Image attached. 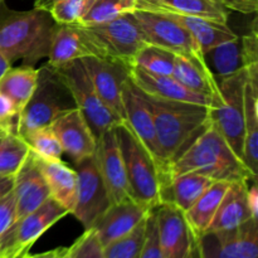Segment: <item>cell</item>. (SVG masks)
<instances>
[{"mask_svg": "<svg viewBox=\"0 0 258 258\" xmlns=\"http://www.w3.org/2000/svg\"><path fill=\"white\" fill-rule=\"evenodd\" d=\"M171 76L189 90L207 96H212L216 87V77L207 67L203 54L184 55L175 53Z\"/></svg>", "mask_w": 258, "mask_h": 258, "instance_id": "obj_27", "label": "cell"}, {"mask_svg": "<svg viewBox=\"0 0 258 258\" xmlns=\"http://www.w3.org/2000/svg\"><path fill=\"white\" fill-rule=\"evenodd\" d=\"M96 57L78 24H57L50 43L48 64L53 68L72 60Z\"/></svg>", "mask_w": 258, "mask_h": 258, "instance_id": "obj_22", "label": "cell"}, {"mask_svg": "<svg viewBox=\"0 0 258 258\" xmlns=\"http://www.w3.org/2000/svg\"><path fill=\"white\" fill-rule=\"evenodd\" d=\"M76 108L75 100L60 75L52 66L38 68L35 90L22 110L18 135L23 138L37 128L50 126L58 117Z\"/></svg>", "mask_w": 258, "mask_h": 258, "instance_id": "obj_4", "label": "cell"}, {"mask_svg": "<svg viewBox=\"0 0 258 258\" xmlns=\"http://www.w3.org/2000/svg\"><path fill=\"white\" fill-rule=\"evenodd\" d=\"M130 196L151 211L161 204V171L155 159L125 123L115 127Z\"/></svg>", "mask_w": 258, "mask_h": 258, "instance_id": "obj_5", "label": "cell"}, {"mask_svg": "<svg viewBox=\"0 0 258 258\" xmlns=\"http://www.w3.org/2000/svg\"><path fill=\"white\" fill-rule=\"evenodd\" d=\"M128 78L145 95L176 102H188L196 105L211 106V96L194 92L175 80L173 76L154 75L140 70L135 66H128Z\"/></svg>", "mask_w": 258, "mask_h": 258, "instance_id": "obj_19", "label": "cell"}, {"mask_svg": "<svg viewBox=\"0 0 258 258\" xmlns=\"http://www.w3.org/2000/svg\"><path fill=\"white\" fill-rule=\"evenodd\" d=\"M96 57L118 60L130 66L136 53L148 44L133 13L98 24H78Z\"/></svg>", "mask_w": 258, "mask_h": 258, "instance_id": "obj_7", "label": "cell"}, {"mask_svg": "<svg viewBox=\"0 0 258 258\" xmlns=\"http://www.w3.org/2000/svg\"><path fill=\"white\" fill-rule=\"evenodd\" d=\"M154 213L164 258H199L197 234L183 211L173 204L161 203L154 208Z\"/></svg>", "mask_w": 258, "mask_h": 258, "instance_id": "obj_13", "label": "cell"}, {"mask_svg": "<svg viewBox=\"0 0 258 258\" xmlns=\"http://www.w3.org/2000/svg\"><path fill=\"white\" fill-rule=\"evenodd\" d=\"M70 212L50 197L23 218L15 221L0 238V258H22L53 224Z\"/></svg>", "mask_w": 258, "mask_h": 258, "instance_id": "obj_9", "label": "cell"}, {"mask_svg": "<svg viewBox=\"0 0 258 258\" xmlns=\"http://www.w3.org/2000/svg\"><path fill=\"white\" fill-rule=\"evenodd\" d=\"M241 45L244 67L258 64V35L256 20L252 24L251 32H248L241 38Z\"/></svg>", "mask_w": 258, "mask_h": 258, "instance_id": "obj_40", "label": "cell"}, {"mask_svg": "<svg viewBox=\"0 0 258 258\" xmlns=\"http://www.w3.org/2000/svg\"><path fill=\"white\" fill-rule=\"evenodd\" d=\"M247 202H248V208L253 218L258 219V189L256 184V179L252 180V184L248 183L247 188Z\"/></svg>", "mask_w": 258, "mask_h": 258, "instance_id": "obj_43", "label": "cell"}, {"mask_svg": "<svg viewBox=\"0 0 258 258\" xmlns=\"http://www.w3.org/2000/svg\"><path fill=\"white\" fill-rule=\"evenodd\" d=\"M203 55L207 67L216 78L228 77L244 68L239 37L212 48Z\"/></svg>", "mask_w": 258, "mask_h": 258, "instance_id": "obj_31", "label": "cell"}, {"mask_svg": "<svg viewBox=\"0 0 258 258\" xmlns=\"http://www.w3.org/2000/svg\"><path fill=\"white\" fill-rule=\"evenodd\" d=\"M166 14H169V13H166ZM170 15L175 18L179 23H181L190 32L203 54L211 50L212 48L217 47L222 43L236 39L238 37L227 23L204 19V18L185 17V15Z\"/></svg>", "mask_w": 258, "mask_h": 258, "instance_id": "obj_28", "label": "cell"}, {"mask_svg": "<svg viewBox=\"0 0 258 258\" xmlns=\"http://www.w3.org/2000/svg\"><path fill=\"white\" fill-rule=\"evenodd\" d=\"M14 176H0V199L13 190Z\"/></svg>", "mask_w": 258, "mask_h": 258, "instance_id": "obj_44", "label": "cell"}, {"mask_svg": "<svg viewBox=\"0 0 258 258\" xmlns=\"http://www.w3.org/2000/svg\"><path fill=\"white\" fill-rule=\"evenodd\" d=\"M249 181L231 183L216 212L208 231L231 229L253 218L247 202V188ZM257 219V218H256Z\"/></svg>", "mask_w": 258, "mask_h": 258, "instance_id": "obj_26", "label": "cell"}, {"mask_svg": "<svg viewBox=\"0 0 258 258\" xmlns=\"http://www.w3.org/2000/svg\"><path fill=\"white\" fill-rule=\"evenodd\" d=\"M57 2H59V0H38L37 3H34V8L47 10L48 12V10L50 9V7Z\"/></svg>", "mask_w": 258, "mask_h": 258, "instance_id": "obj_46", "label": "cell"}, {"mask_svg": "<svg viewBox=\"0 0 258 258\" xmlns=\"http://www.w3.org/2000/svg\"><path fill=\"white\" fill-rule=\"evenodd\" d=\"M95 159L111 204L130 199V189L115 127L105 131L97 138Z\"/></svg>", "mask_w": 258, "mask_h": 258, "instance_id": "obj_16", "label": "cell"}, {"mask_svg": "<svg viewBox=\"0 0 258 258\" xmlns=\"http://www.w3.org/2000/svg\"><path fill=\"white\" fill-rule=\"evenodd\" d=\"M148 218V217H146ZM146 218L126 236L103 247V258H139L145 241Z\"/></svg>", "mask_w": 258, "mask_h": 258, "instance_id": "obj_35", "label": "cell"}, {"mask_svg": "<svg viewBox=\"0 0 258 258\" xmlns=\"http://www.w3.org/2000/svg\"><path fill=\"white\" fill-rule=\"evenodd\" d=\"M15 196L13 190L0 199V238L15 222Z\"/></svg>", "mask_w": 258, "mask_h": 258, "instance_id": "obj_41", "label": "cell"}, {"mask_svg": "<svg viewBox=\"0 0 258 258\" xmlns=\"http://www.w3.org/2000/svg\"><path fill=\"white\" fill-rule=\"evenodd\" d=\"M92 0H59L48 10L57 24H77L87 12Z\"/></svg>", "mask_w": 258, "mask_h": 258, "instance_id": "obj_37", "label": "cell"}, {"mask_svg": "<svg viewBox=\"0 0 258 258\" xmlns=\"http://www.w3.org/2000/svg\"><path fill=\"white\" fill-rule=\"evenodd\" d=\"M229 185H231L229 181L214 180L206 189V191L197 199L190 209L185 212L186 221L190 224L197 236L208 231L209 226L216 216L217 209H218L226 191L228 190Z\"/></svg>", "mask_w": 258, "mask_h": 258, "instance_id": "obj_29", "label": "cell"}, {"mask_svg": "<svg viewBox=\"0 0 258 258\" xmlns=\"http://www.w3.org/2000/svg\"><path fill=\"white\" fill-rule=\"evenodd\" d=\"M175 53L158 45L145 44L131 60L130 66L140 68L154 75L171 76Z\"/></svg>", "mask_w": 258, "mask_h": 258, "instance_id": "obj_33", "label": "cell"}, {"mask_svg": "<svg viewBox=\"0 0 258 258\" xmlns=\"http://www.w3.org/2000/svg\"><path fill=\"white\" fill-rule=\"evenodd\" d=\"M37 81L38 70L33 66L9 68L0 78V93L7 96L14 103L20 115L34 92Z\"/></svg>", "mask_w": 258, "mask_h": 258, "instance_id": "obj_30", "label": "cell"}, {"mask_svg": "<svg viewBox=\"0 0 258 258\" xmlns=\"http://www.w3.org/2000/svg\"><path fill=\"white\" fill-rule=\"evenodd\" d=\"M13 193L15 196V221L27 216L50 198L49 188L32 151L14 175Z\"/></svg>", "mask_w": 258, "mask_h": 258, "instance_id": "obj_20", "label": "cell"}, {"mask_svg": "<svg viewBox=\"0 0 258 258\" xmlns=\"http://www.w3.org/2000/svg\"><path fill=\"white\" fill-rule=\"evenodd\" d=\"M226 9L242 14H253L258 9V0H218Z\"/></svg>", "mask_w": 258, "mask_h": 258, "instance_id": "obj_42", "label": "cell"}, {"mask_svg": "<svg viewBox=\"0 0 258 258\" xmlns=\"http://www.w3.org/2000/svg\"><path fill=\"white\" fill-rule=\"evenodd\" d=\"M149 209L134 199L112 203L95 222V229L103 247L133 232L148 217Z\"/></svg>", "mask_w": 258, "mask_h": 258, "instance_id": "obj_18", "label": "cell"}, {"mask_svg": "<svg viewBox=\"0 0 258 258\" xmlns=\"http://www.w3.org/2000/svg\"><path fill=\"white\" fill-rule=\"evenodd\" d=\"M38 2V0H34V3H37Z\"/></svg>", "mask_w": 258, "mask_h": 258, "instance_id": "obj_50", "label": "cell"}, {"mask_svg": "<svg viewBox=\"0 0 258 258\" xmlns=\"http://www.w3.org/2000/svg\"><path fill=\"white\" fill-rule=\"evenodd\" d=\"M50 128L57 135L63 153L67 154L75 164L95 155L97 139L77 107L58 117Z\"/></svg>", "mask_w": 258, "mask_h": 258, "instance_id": "obj_17", "label": "cell"}, {"mask_svg": "<svg viewBox=\"0 0 258 258\" xmlns=\"http://www.w3.org/2000/svg\"><path fill=\"white\" fill-rule=\"evenodd\" d=\"M62 258H71V256H70V252H68V249H67V252H66L64 254H63V257Z\"/></svg>", "mask_w": 258, "mask_h": 258, "instance_id": "obj_48", "label": "cell"}, {"mask_svg": "<svg viewBox=\"0 0 258 258\" xmlns=\"http://www.w3.org/2000/svg\"><path fill=\"white\" fill-rule=\"evenodd\" d=\"M189 171L199 173L213 180L229 183L252 181L257 179V175L249 170L212 122L196 141L168 166L163 181L170 176Z\"/></svg>", "mask_w": 258, "mask_h": 258, "instance_id": "obj_2", "label": "cell"}, {"mask_svg": "<svg viewBox=\"0 0 258 258\" xmlns=\"http://www.w3.org/2000/svg\"><path fill=\"white\" fill-rule=\"evenodd\" d=\"M68 248H55L52 249V251H48V252H43V253L39 254H33V256H28L25 254L24 257L22 258H62L63 254L67 252Z\"/></svg>", "mask_w": 258, "mask_h": 258, "instance_id": "obj_45", "label": "cell"}, {"mask_svg": "<svg viewBox=\"0 0 258 258\" xmlns=\"http://www.w3.org/2000/svg\"><path fill=\"white\" fill-rule=\"evenodd\" d=\"M139 258H164L161 252L160 243H159L158 224H156L155 213L151 209L146 218V229H145V241H144L143 249H141Z\"/></svg>", "mask_w": 258, "mask_h": 258, "instance_id": "obj_39", "label": "cell"}, {"mask_svg": "<svg viewBox=\"0 0 258 258\" xmlns=\"http://www.w3.org/2000/svg\"><path fill=\"white\" fill-rule=\"evenodd\" d=\"M136 9L228 22L227 9L218 0H138Z\"/></svg>", "mask_w": 258, "mask_h": 258, "instance_id": "obj_24", "label": "cell"}, {"mask_svg": "<svg viewBox=\"0 0 258 258\" xmlns=\"http://www.w3.org/2000/svg\"><path fill=\"white\" fill-rule=\"evenodd\" d=\"M138 0H92L87 12L77 24L90 25L112 20L120 15L133 13Z\"/></svg>", "mask_w": 258, "mask_h": 258, "instance_id": "obj_34", "label": "cell"}, {"mask_svg": "<svg viewBox=\"0 0 258 258\" xmlns=\"http://www.w3.org/2000/svg\"><path fill=\"white\" fill-rule=\"evenodd\" d=\"M35 159L49 188L50 197L72 213L77 194V174L75 169L63 163L62 159L47 160L37 155Z\"/></svg>", "mask_w": 258, "mask_h": 258, "instance_id": "obj_23", "label": "cell"}, {"mask_svg": "<svg viewBox=\"0 0 258 258\" xmlns=\"http://www.w3.org/2000/svg\"><path fill=\"white\" fill-rule=\"evenodd\" d=\"M57 23L49 12L33 8L17 12L0 7V52L8 62L22 60L33 66L42 58H48Z\"/></svg>", "mask_w": 258, "mask_h": 258, "instance_id": "obj_1", "label": "cell"}, {"mask_svg": "<svg viewBox=\"0 0 258 258\" xmlns=\"http://www.w3.org/2000/svg\"><path fill=\"white\" fill-rule=\"evenodd\" d=\"M71 258H103V246L95 229H85V233L68 248Z\"/></svg>", "mask_w": 258, "mask_h": 258, "instance_id": "obj_38", "label": "cell"}, {"mask_svg": "<svg viewBox=\"0 0 258 258\" xmlns=\"http://www.w3.org/2000/svg\"><path fill=\"white\" fill-rule=\"evenodd\" d=\"M141 93L153 115L156 138L168 169L211 125L209 107L160 100Z\"/></svg>", "mask_w": 258, "mask_h": 258, "instance_id": "obj_3", "label": "cell"}, {"mask_svg": "<svg viewBox=\"0 0 258 258\" xmlns=\"http://www.w3.org/2000/svg\"><path fill=\"white\" fill-rule=\"evenodd\" d=\"M122 103L123 112H125V123L131 133L138 138L144 145V148L150 153V155L155 159L161 171V183L165 175L166 165L163 159L160 146H159L158 138H156L155 123H154L153 115L144 98L141 91L131 82L130 78L125 82L122 88Z\"/></svg>", "mask_w": 258, "mask_h": 258, "instance_id": "obj_14", "label": "cell"}, {"mask_svg": "<svg viewBox=\"0 0 258 258\" xmlns=\"http://www.w3.org/2000/svg\"><path fill=\"white\" fill-rule=\"evenodd\" d=\"M96 91L108 110L121 121H125L122 88L128 78V64L100 57L83 59Z\"/></svg>", "mask_w": 258, "mask_h": 258, "instance_id": "obj_15", "label": "cell"}, {"mask_svg": "<svg viewBox=\"0 0 258 258\" xmlns=\"http://www.w3.org/2000/svg\"><path fill=\"white\" fill-rule=\"evenodd\" d=\"M75 165L77 174V194L72 214L81 222L85 229H90L111 206V201L101 178L95 155L83 159Z\"/></svg>", "mask_w": 258, "mask_h": 258, "instance_id": "obj_12", "label": "cell"}, {"mask_svg": "<svg viewBox=\"0 0 258 258\" xmlns=\"http://www.w3.org/2000/svg\"><path fill=\"white\" fill-rule=\"evenodd\" d=\"M70 90L76 107L82 112L96 139L105 131L122 123L101 100L83 59L72 60L55 68Z\"/></svg>", "mask_w": 258, "mask_h": 258, "instance_id": "obj_8", "label": "cell"}, {"mask_svg": "<svg viewBox=\"0 0 258 258\" xmlns=\"http://www.w3.org/2000/svg\"><path fill=\"white\" fill-rule=\"evenodd\" d=\"M213 181L194 171L170 176L161 184V203L173 204L185 213Z\"/></svg>", "mask_w": 258, "mask_h": 258, "instance_id": "obj_25", "label": "cell"}, {"mask_svg": "<svg viewBox=\"0 0 258 258\" xmlns=\"http://www.w3.org/2000/svg\"><path fill=\"white\" fill-rule=\"evenodd\" d=\"M244 83L243 161L257 175L258 169V64L248 66Z\"/></svg>", "mask_w": 258, "mask_h": 258, "instance_id": "obj_21", "label": "cell"}, {"mask_svg": "<svg viewBox=\"0 0 258 258\" xmlns=\"http://www.w3.org/2000/svg\"><path fill=\"white\" fill-rule=\"evenodd\" d=\"M30 149L18 134L0 130V176H14Z\"/></svg>", "mask_w": 258, "mask_h": 258, "instance_id": "obj_32", "label": "cell"}, {"mask_svg": "<svg viewBox=\"0 0 258 258\" xmlns=\"http://www.w3.org/2000/svg\"><path fill=\"white\" fill-rule=\"evenodd\" d=\"M133 14L148 44L165 48L176 54H203L190 32L170 14L143 9H135Z\"/></svg>", "mask_w": 258, "mask_h": 258, "instance_id": "obj_11", "label": "cell"}, {"mask_svg": "<svg viewBox=\"0 0 258 258\" xmlns=\"http://www.w3.org/2000/svg\"><path fill=\"white\" fill-rule=\"evenodd\" d=\"M9 68H12V64L8 62V59L4 57V54L0 52V78L7 73V71L9 70Z\"/></svg>", "mask_w": 258, "mask_h": 258, "instance_id": "obj_47", "label": "cell"}, {"mask_svg": "<svg viewBox=\"0 0 258 258\" xmlns=\"http://www.w3.org/2000/svg\"><path fill=\"white\" fill-rule=\"evenodd\" d=\"M247 68L228 77L216 78L209 106L211 122L226 139L234 153L243 160L244 83Z\"/></svg>", "mask_w": 258, "mask_h": 258, "instance_id": "obj_6", "label": "cell"}, {"mask_svg": "<svg viewBox=\"0 0 258 258\" xmlns=\"http://www.w3.org/2000/svg\"><path fill=\"white\" fill-rule=\"evenodd\" d=\"M22 139L29 146L30 151L39 158L47 159V160H57L62 158V145L50 126L37 128L24 135Z\"/></svg>", "mask_w": 258, "mask_h": 258, "instance_id": "obj_36", "label": "cell"}, {"mask_svg": "<svg viewBox=\"0 0 258 258\" xmlns=\"http://www.w3.org/2000/svg\"><path fill=\"white\" fill-rule=\"evenodd\" d=\"M199 258H258V219L197 236Z\"/></svg>", "mask_w": 258, "mask_h": 258, "instance_id": "obj_10", "label": "cell"}, {"mask_svg": "<svg viewBox=\"0 0 258 258\" xmlns=\"http://www.w3.org/2000/svg\"><path fill=\"white\" fill-rule=\"evenodd\" d=\"M4 3H5V0H0V7H2V5L4 4Z\"/></svg>", "mask_w": 258, "mask_h": 258, "instance_id": "obj_49", "label": "cell"}]
</instances>
